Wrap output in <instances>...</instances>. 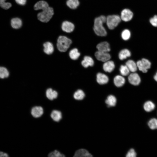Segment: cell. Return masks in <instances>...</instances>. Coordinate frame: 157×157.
<instances>
[{"label": "cell", "instance_id": "cell-1", "mask_svg": "<svg viewBox=\"0 0 157 157\" xmlns=\"http://www.w3.org/2000/svg\"><path fill=\"white\" fill-rule=\"evenodd\" d=\"M106 17L101 15L96 17L94 21L93 30L95 33L98 36H105L107 34V31L103 26L106 23Z\"/></svg>", "mask_w": 157, "mask_h": 157}, {"label": "cell", "instance_id": "cell-2", "mask_svg": "<svg viewBox=\"0 0 157 157\" xmlns=\"http://www.w3.org/2000/svg\"><path fill=\"white\" fill-rule=\"evenodd\" d=\"M72 40L67 37L60 35L57 40L56 47L59 52L64 53L66 51L72 44Z\"/></svg>", "mask_w": 157, "mask_h": 157}, {"label": "cell", "instance_id": "cell-3", "mask_svg": "<svg viewBox=\"0 0 157 157\" xmlns=\"http://www.w3.org/2000/svg\"><path fill=\"white\" fill-rule=\"evenodd\" d=\"M54 14V11L52 8L49 7L39 12L37 15L38 19L43 22H47L51 18Z\"/></svg>", "mask_w": 157, "mask_h": 157}, {"label": "cell", "instance_id": "cell-4", "mask_svg": "<svg viewBox=\"0 0 157 157\" xmlns=\"http://www.w3.org/2000/svg\"><path fill=\"white\" fill-rule=\"evenodd\" d=\"M121 20L119 16L117 15H113L108 16L106 17V23L108 28L113 30L116 27Z\"/></svg>", "mask_w": 157, "mask_h": 157}, {"label": "cell", "instance_id": "cell-5", "mask_svg": "<svg viewBox=\"0 0 157 157\" xmlns=\"http://www.w3.org/2000/svg\"><path fill=\"white\" fill-rule=\"evenodd\" d=\"M136 64L138 68L143 73L147 72L151 66V62L148 59L144 58L138 61Z\"/></svg>", "mask_w": 157, "mask_h": 157}, {"label": "cell", "instance_id": "cell-6", "mask_svg": "<svg viewBox=\"0 0 157 157\" xmlns=\"http://www.w3.org/2000/svg\"><path fill=\"white\" fill-rule=\"evenodd\" d=\"M128 80L131 84L135 86L139 85L141 82L140 76L135 72H132L129 74L128 76Z\"/></svg>", "mask_w": 157, "mask_h": 157}, {"label": "cell", "instance_id": "cell-7", "mask_svg": "<svg viewBox=\"0 0 157 157\" xmlns=\"http://www.w3.org/2000/svg\"><path fill=\"white\" fill-rule=\"evenodd\" d=\"M133 16V12L129 9L125 8L122 11L120 17L121 20L127 22L131 20Z\"/></svg>", "mask_w": 157, "mask_h": 157}, {"label": "cell", "instance_id": "cell-8", "mask_svg": "<svg viewBox=\"0 0 157 157\" xmlns=\"http://www.w3.org/2000/svg\"><path fill=\"white\" fill-rule=\"evenodd\" d=\"M95 56L98 60L104 62L110 60L111 58V56L108 52L98 51L95 53Z\"/></svg>", "mask_w": 157, "mask_h": 157}, {"label": "cell", "instance_id": "cell-9", "mask_svg": "<svg viewBox=\"0 0 157 157\" xmlns=\"http://www.w3.org/2000/svg\"><path fill=\"white\" fill-rule=\"evenodd\" d=\"M61 28L64 32L67 33H70L74 31L75 26L74 24L71 22L65 21L62 23Z\"/></svg>", "mask_w": 157, "mask_h": 157}, {"label": "cell", "instance_id": "cell-10", "mask_svg": "<svg viewBox=\"0 0 157 157\" xmlns=\"http://www.w3.org/2000/svg\"><path fill=\"white\" fill-rule=\"evenodd\" d=\"M43 51L46 54L50 55L54 51V47L53 44L50 42H46L43 44Z\"/></svg>", "mask_w": 157, "mask_h": 157}, {"label": "cell", "instance_id": "cell-11", "mask_svg": "<svg viewBox=\"0 0 157 157\" xmlns=\"http://www.w3.org/2000/svg\"><path fill=\"white\" fill-rule=\"evenodd\" d=\"M43 109L41 106H34L32 108L31 110L32 115L36 118L40 117L43 114Z\"/></svg>", "mask_w": 157, "mask_h": 157}, {"label": "cell", "instance_id": "cell-12", "mask_svg": "<svg viewBox=\"0 0 157 157\" xmlns=\"http://www.w3.org/2000/svg\"><path fill=\"white\" fill-rule=\"evenodd\" d=\"M97 48L98 51L102 52H108L110 50L109 43L106 41L99 43L97 46Z\"/></svg>", "mask_w": 157, "mask_h": 157}, {"label": "cell", "instance_id": "cell-13", "mask_svg": "<svg viewBox=\"0 0 157 157\" xmlns=\"http://www.w3.org/2000/svg\"><path fill=\"white\" fill-rule=\"evenodd\" d=\"M103 67L105 72L110 73L115 69V65L113 61L109 60L104 62Z\"/></svg>", "mask_w": 157, "mask_h": 157}, {"label": "cell", "instance_id": "cell-14", "mask_svg": "<svg viewBox=\"0 0 157 157\" xmlns=\"http://www.w3.org/2000/svg\"><path fill=\"white\" fill-rule=\"evenodd\" d=\"M45 94L47 98L50 100L56 99L58 95V92L51 88H49L46 90Z\"/></svg>", "mask_w": 157, "mask_h": 157}, {"label": "cell", "instance_id": "cell-15", "mask_svg": "<svg viewBox=\"0 0 157 157\" xmlns=\"http://www.w3.org/2000/svg\"><path fill=\"white\" fill-rule=\"evenodd\" d=\"M96 79L97 82L100 85L106 84L109 81L108 77L106 75L100 72L97 74Z\"/></svg>", "mask_w": 157, "mask_h": 157}, {"label": "cell", "instance_id": "cell-16", "mask_svg": "<svg viewBox=\"0 0 157 157\" xmlns=\"http://www.w3.org/2000/svg\"><path fill=\"white\" fill-rule=\"evenodd\" d=\"M113 82L115 85L117 87L123 86L125 82V79L124 76L120 75H117L114 78Z\"/></svg>", "mask_w": 157, "mask_h": 157}, {"label": "cell", "instance_id": "cell-17", "mask_svg": "<svg viewBox=\"0 0 157 157\" xmlns=\"http://www.w3.org/2000/svg\"><path fill=\"white\" fill-rule=\"evenodd\" d=\"M73 156L74 157H92V155L86 149H81L76 151Z\"/></svg>", "mask_w": 157, "mask_h": 157}, {"label": "cell", "instance_id": "cell-18", "mask_svg": "<svg viewBox=\"0 0 157 157\" xmlns=\"http://www.w3.org/2000/svg\"><path fill=\"white\" fill-rule=\"evenodd\" d=\"M94 61L90 56H85L81 62L82 65L85 68H87L89 66H92L94 65Z\"/></svg>", "mask_w": 157, "mask_h": 157}, {"label": "cell", "instance_id": "cell-19", "mask_svg": "<svg viewBox=\"0 0 157 157\" xmlns=\"http://www.w3.org/2000/svg\"><path fill=\"white\" fill-rule=\"evenodd\" d=\"M49 7L48 3L46 1L41 0L37 2L34 6V9L35 10L46 9Z\"/></svg>", "mask_w": 157, "mask_h": 157}, {"label": "cell", "instance_id": "cell-20", "mask_svg": "<svg viewBox=\"0 0 157 157\" xmlns=\"http://www.w3.org/2000/svg\"><path fill=\"white\" fill-rule=\"evenodd\" d=\"M50 116L52 119L54 121H59L62 118V114L59 110H53L51 112Z\"/></svg>", "mask_w": 157, "mask_h": 157}, {"label": "cell", "instance_id": "cell-21", "mask_svg": "<svg viewBox=\"0 0 157 157\" xmlns=\"http://www.w3.org/2000/svg\"><path fill=\"white\" fill-rule=\"evenodd\" d=\"M11 25L13 28L18 29L22 26V21L21 19L19 18H14L11 20Z\"/></svg>", "mask_w": 157, "mask_h": 157}, {"label": "cell", "instance_id": "cell-22", "mask_svg": "<svg viewBox=\"0 0 157 157\" xmlns=\"http://www.w3.org/2000/svg\"><path fill=\"white\" fill-rule=\"evenodd\" d=\"M116 102V98L115 96L112 95L108 96L105 101V103L108 107L115 106Z\"/></svg>", "mask_w": 157, "mask_h": 157}, {"label": "cell", "instance_id": "cell-23", "mask_svg": "<svg viewBox=\"0 0 157 157\" xmlns=\"http://www.w3.org/2000/svg\"><path fill=\"white\" fill-rule=\"evenodd\" d=\"M128 67L130 72H135L137 70L138 67L136 63L131 60H128L125 65Z\"/></svg>", "mask_w": 157, "mask_h": 157}, {"label": "cell", "instance_id": "cell-24", "mask_svg": "<svg viewBox=\"0 0 157 157\" xmlns=\"http://www.w3.org/2000/svg\"><path fill=\"white\" fill-rule=\"evenodd\" d=\"M144 110L147 112H150L155 108V105L152 101H148L145 102L143 105Z\"/></svg>", "mask_w": 157, "mask_h": 157}, {"label": "cell", "instance_id": "cell-25", "mask_svg": "<svg viewBox=\"0 0 157 157\" xmlns=\"http://www.w3.org/2000/svg\"><path fill=\"white\" fill-rule=\"evenodd\" d=\"M130 51L127 49H124L121 50L118 55L119 58L120 60H123L126 59L131 56Z\"/></svg>", "mask_w": 157, "mask_h": 157}, {"label": "cell", "instance_id": "cell-26", "mask_svg": "<svg viewBox=\"0 0 157 157\" xmlns=\"http://www.w3.org/2000/svg\"><path fill=\"white\" fill-rule=\"evenodd\" d=\"M69 54L70 58L74 60L77 59L80 55V53L78 49L76 48L71 50L69 51Z\"/></svg>", "mask_w": 157, "mask_h": 157}, {"label": "cell", "instance_id": "cell-27", "mask_svg": "<svg viewBox=\"0 0 157 157\" xmlns=\"http://www.w3.org/2000/svg\"><path fill=\"white\" fill-rule=\"evenodd\" d=\"M79 3L78 0H67L66 2L67 6L69 8L72 9L77 8Z\"/></svg>", "mask_w": 157, "mask_h": 157}, {"label": "cell", "instance_id": "cell-28", "mask_svg": "<svg viewBox=\"0 0 157 157\" xmlns=\"http://www.w3.org/2000/svg\"><path fill=\"white\" fill-rule=\"evenodd\" d=\"M85 97L84 92L81 89H78L75 92L73 95L74 98L77 100H81L83 99Z\"/></svg>", "mask_w": 157, "mask_h": 157}, {"label": "cell", "instance_id": "cell-29", "mask_svg": "<svg viewBox=\"0 0 157 157\" xmlns=\"http://www.w3.org/2000/svg\"><path fill=\"white\" fill-rule=\"evenodd\" d=\"M9 75V73L8 69L5 67H0V78L4 79L8 78Z\"/></svg>", "mask_w": 157, "mask_h": 157}, {"label": "cell", "instance_id": "cell-30", "mask_svg": "<svg viewBox=\"0 0 157 157\" xmlns=\"http://www.w3.org/2000/svg\"><path fill=\"white\" fill-rule=\"evenodd\" d=\"M148 125L152 130L157 129V119L153 118L150 119L148 122Z\"/></svg>", "mask_w": 157, "mask_h": 157}, {"label": "cell", "instance_id": "cell-31", "mask_svg": "<svg viewBox=\"0 0 157 157\" xmlns=\"http://www.w3.org/2000/svg\"><path fill=\"white\" fill-rule=\"evenodd\" d=\"M119 71L121 75L123 76H126L129 75L130 71L125 65H122L119 68Z\"/></svg>", "mask_w": 157, "mask_h": 157}, {"label": "cell", "instance_id": "cell-32", "mask_svg": "<svg viewBox=\"0 0 157 157\" xmlns=\"http://www.w3.org/2000/svg\"><path fill=\"white\" fill-rule=\"evenodd\" d=\"M131 33L129 30L128 29L124 30L122 32L121 36L122 38L124 40H127L130 38Z\"/></svg>", "mask_w": 157, "mask_h": 157}, {"label": "cell", "instance_id": "cell-33", "mask_svg": "<svg viewBox=\"0 0 157 157\" xmlns=\"http://www.w3.org/2000/svg\"><path fill=\"white\" fill-rule=\"evenodd\" d=\"M48 156L49 157H64L65 156L58 150H55L50 152L48 154Z\"/></svg>", "mask_w": 157, "mask_h": 157}, {"label": "cell", "instance_id": "cell-34", "mask_svg": "<svg viewBox=\"0 0 157 157\" xmlns=\"http://www.w3.org/2000/svg\"><path fill=\"white\" fill-rule=\"evenodd\" d=\"M6 0H0V6L3 8L7 10L10 8L12 6L11 3L9 2H6Z\"/></svg>", "mask_w": 157, "mask_h": 157}, {"label": "cell", "instance_id": "cell-35", "mask_svg": "<svg viewBox=\"0 0 157 157\" xmlns=\"http://www.w3.org/2000/svg\"><path fill=\"white\" fill-rule=\"evenodd\" d=\"M137 154L135 150L133 148L131 149L128 152L126 155V157H135Z\"/></svg>", "mask_w": 157, "mask_h": 157}, {"label": "cell", "instance_id": "cell-36", "mask_svg": "<svg viewBox=\"0 0 157 157\" xmlns=\"http://www.w3.org/2000/svg\"><path fill=\"white\" fill-rule=\"evenodd\" d=\"M151 24L154 27H157V15H155L149 20Z\"/></svg>", "mask_w": 157, "mask_h": 157}, {"label": "cell", "instance_id": "cell-37", "mask_svg": "<svg viewBox=\"0 0 157 157\" xmlns=\"http://www.w3.org/2000/svg\"><path fill=\"white\" fill-rule=\"evenodd\" d=\"M16 2L20 5H25L26 2V0H15Z\"/></svg>", "mask_w": 157, "mask_h": 157}, {"label": "cell", "instance_id": "cell-38", "mask_svg": "<svg viewBox=\"0 0 157 157\" xmlns=\"http://www.w3.org/2000/svg\"><path fill=\"white\" fill-rule=\"evenodd\" d=\"M8 155L7 153L0 151V157H8Z\"/></svg>", "mask_w": 157, "mask_h": 157}, {"label": "cell", "instance_id": "cell-39", "mask_svg": "<svg viewBox=\"0 0 157 157\" xmlns=\"http://www.w3.org/2000/svg\"><path fill=\"white\" fill-rule=\"evenodd\" d=\"M154 80L157 82V72H156V74L154 76Z\"/></svg>", "mask_w": 157, "mask_h": 157}]
</instances>
